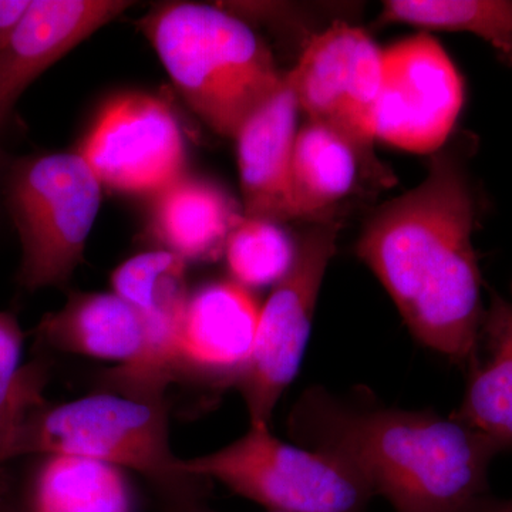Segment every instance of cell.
Returning a JSON list of instances; mask_svg holds the SVG:
<instances>
[{"instance_id": "cell-8", "label": "cell", "mask_w": 512, "mask_h": 512, "mask_svg": "<svg viewBox=\"0 0 512 512\" xmlns=\"http://www.w3.org/2000/svg\"><path fill=\"white\" fill-rule=\"evenodd\" d=\"M383 50L365 30L345 22L313 37L289 72L308 121L332 128L386 170L375 156V114L382 87Z\"/></svg>"}, {"instance_id": "cell-19", "label": "cell", "mask_w": 512, "mask_h": 512, "mask_svg": "<svg viewBox=\"0 0 512 512\" xmlns=\"http://www.w3.org/2000/svg\"><path fill=\"white\" fill-rule=\"evenodd\" d=\"M26 491L25 512H134L123 468L93 458L45 456Z\"/></svg>"}, {"instance_id": "cell-11", "label": "cell", "mask_w": 512, "mask_h": 512, "mask_svg": "<svg viewBox=\"0 0 512 512\" xmlns=\"http://www.w3.org/2000/svg\"><path fill=\"white\" fill-rule=\"evenodd\" d=\"M114 293L138 313L146 333L143 365L117 373L119 383L167 386L177 372V345L187 311V262L167 251L127 259L111 275Z\"/></svg>"}, {"instance_id": "cell-21", "label": "cell", "mask_w": 512, "mask_h": 512, "mask_svg": "<svg viewBox=\"0 0 512 512\" xmlns=\"http://www.w3.org/2000/svg\"><path fill=\"white\" fill-rule=\"evenodd\" d=\"M296 252L298 244L281 225L245 217L225 247L229 271L247 289L279 284L291 271Z\"/></svg>"}, {"instance_id": "cell-2", "label": "cell", "mask_w": 512, "mask_h": 512, "mask_svg": "<svg viewBox=\"0 0 512 512\" xmlns=\"http://www.w3.org/2000/svg\"><path fill=\"white\" fill-rule=\"evenodd\" d=\"M292 430L312 450L355 468L396 512H468L500 448L457 417L363 407L319 387L296 406Z\"/></svg>"}, {"instance_id": "cell-23", "label": "cell", "mask_w": 512, "mask_h": 512, "mask_svg": "<svg viewBox=\"0 0 512 512\" xmlns=\"http://www.w3.org/2000/svg\"><path fill=\"white\" fill-rule=\"evenodd\" d=\"M29 5V0H0V53L8 45Z\"/></svg>"}, {"instance_id": "cell-4", "label": "cell", "mask_w": 512, "mask_h": 512, "mask_svg": "<svg viewBox=\"0 0 512 512\" xmlns=\"http://www.w3.org/2000/svg\"><path fill=\"white\" fill-rule=\"evenodd\" d=\"M178 92L215 131L237 137L284 74L254 30L237 16L200 3H170L141 20Z\"/></svg>"}, {"instance_id": "cell-20", "label": "cell", "mask_w": 512, "mask_h": 512, "mask_svg": "<svg viewBox=\"0 0 512 512\" xmlns=\"http://www.w3.org/2000/svg\"><path fill=\"white\" fill-rule=\"evenodd\" d=\"M379 22L471 33L512 64V2L507 0H389Z\"/></svg>"}, {"instance_id": "cell-22", "label": "cell", "mask_w": 512, "mask_h": 512, "mask_svg": "<svg viewBox=\"0 0 512 512\" xmlns=\"http://www.w3.org/2000/svg\"><path fill=\"white\" fill-rule=\"evenodd\" d=\"M23 340L16 316L0 312V436L8 440V450L23 420L45 404L46 367L22 366Z\"/></svg>"}, {"instance_id": "cell-13", "label": "cell", "mask_w": 512, "mask_h": 512, "mask_svg": "<svg viewBox=\"0 0 512 512\" xmlns=\"http://www.w3.org/2000/svg\"><path fill=\"white\" fill-rule=\"evenodd\" d=\"M259 308L235 281L205 284L188 299L177 345V372L234 384L254 350Z\"/></svg>"}, {"instance_id": "cell-18", "label": "cell", "mask_w": 512, "mask_h": 512, "mask_svg": "<svg viewBox=\"0 0 512 512\" xmlns=\"http://www.w3.org/2000/svg\"><path fill=\"white\" fill-rule=\"evenodd\" d=\"M481 343L483 359L470 366L466 396L456 417L503 451L512 447V296H493L481 323Z\"/></svg>"}, {"instance_id": "cell-1", "label": "cell", "mask_w": 512, "mask_h": 512, "mask_svg": "<svg viewBox=\"0 0 512 512\" xmlns=\"http://www.w3.org/2000/svg\"><path fill=\"white\" fill-rule=\"evenodd\" d=\"M477 201L456 146L431 154L417 187L366 222L356 254L427 348L471 366L484 309L473 245Z\"/></svg>"}, {"instance_id": "cell-12", "label": "cell", "mask_w": 512, "mask_h": 512, "mask_svg": "<svg viewBox=\"0 0 512 512\" xmlns=\"http://www.w3.org/2000/svg\"><path fill=\"white\" fill-rule=\"evenodd\" d=\"M130 5L123 0L30 2L0 53V128L40 74Z\"/></svg>"}, {"instance_id": "cell-25", "label": "cell", "mask_w": 512, "mask_h": 512, "mask_svg": "<svg viewBox=\"0 0 512 512\" xmlns=\"http://www.w3.org/2000/svg\"><path fill=\"white\" fill-rule=\"evenodd\" d=\"M0 512H25V510L22 505L18 507V505L10 503L6 498L5 490H0Z\"/></svg>"}, {"instance_id": "cell-24", "label": "cell", "mask_w": 512, "mask_h": 512, "mask_svg": "<svg viewBox=\"0 0 512 512\" xmlns=\"http://www.w3.org/2000/svg\"><path fill=\"white\" fill-rule=\"evenodd\" d=\"M468 512H512V500L495 501L484 505L477 504L473 510Z\"/></svg>"}, {"instance_id": "cell-3", "label": "cell", "mask_w": 512, "mask_h": 512, "mask_svg": "<svg viewBox=\"0 0 512 512\" xmlns=\"http://www.w3.org/2000/svg\"><path fill=\"white\" fill-rule=\"evenodd\" d=\"M164 390L153 384H119L116 393L57 406L45 403L13 434L8 460L26 454L93 458L148 478L174 512L197 510L208 480L184 471L171 451Z\"/></svg>"}, {"instance_id": "cell-10", "label": "cell", "mask_w": 512, "mask_h": 512, "mask_svg": "<svg viewBox=\"0 0 512 512\" xmlns=\"http://www.w3.org/2000/svg\"><path fill=\"white\" fill-rule=\"evenodd\" d=\"M80 156L100 184L123 192H161L183 177V134L173 111L147 94L104 107Z\"/></svg>"}, {"instance_id": "cell-28", "label": "cell", "mask_w": 512, "mask_h": 512, "mask_svg": "<svg viewBox=\"0 0 512 512\" xmlns=\"http://www.w3.org/2000/svg\"><path fill=\"white\" fill-rule=\"evenodd\" d=\"M2 488H3V487H2V484H0V490H2Z\"/></svg>"}, {"instance_id": "cell-6", "label": "cell", "mask_w": 512, "mask_h": 512, "mask_svg": "<svg viewBox=\"0 0 512 512\" xmlns=\"http://www.w3.org/2000/svg\"><path fill=\"white\" fill-rule=\"evenodd\" d=\"M192 476L217 480L272 512H359L373 497L365 478L340 458L292 446L249 424L247 434L205 456L181 460Z\"/></svg>"}, {"instance_id": "cell-17", "label": "cell", "mask_w": 512, "mask_h": 512, "mask_svg": "<svg viewBox=\"0 0 512 512\" xmlns=\"http://www.w3.org/2000/svg\"><path fill=\"white\" fill-rule=\"evenodd\" d=\"M158 195L154 234L185 262L220 258L244 218L234 200L207 181L181 177Z\"/></svg>"}, {"instance_id": "cell-27", "label": "cell", "mask_w": 512, "mask_h": 512, "mask_svg": "<svg viewBox=\"0 0 512 512\" xmlns=\"http://www.w3.org/2000/svg\"><path fill=\"white\" fill-rule=\"evenodd\" d=\"M191 512H210V511H204L202 508H197V510L191 511ZM272 512V511H269Z\"/></svg>"}, {"instance_id": "cell-5", "label": "cell", "mask_w": 512, "mask_h": 512, "mask_svg": "<svg viewBox=\"0 0 512 512\" xmlns=\"http://www.w3.org/2000/svg\"><path fill=\"white\" fill-rule=\"evenodd\" d=\"M6 205L22 247L19 284L63 286L83 259L101 205V184L80 154L50 153L13 165Z\"/></svg>"}, {"instance_id": "cell-7", "label": "cell", "mask_w": 512, "mask_h": 512, "mask_svg": "<svg viewBox=\"0 0 512 512\" xmlns=\"http://www.w3.org/2000/svg\"><path fill=\"white\" fill-rule=\"evenodd\" d=\"M339 231L338 221L325 220L303 234L291 271L276 284L259 312L254 350L234 383L247 404L251 424L269 423L282 394L298 375Z\"/></svg>"}, {"instance_id": "cell-15", "label": "cell", "mask_w": 512, "mask_h": 512, "mask_svg": "<svg viewBox=\"0 0 512 512\" xmlns=\"http://www.w3.org/2000/svg\"><path fill=\"white\" fill-rule=\"evenodd\" d=\"M37 338L50 348L120 363L134 373L146 355V333L138 313L116 293L74 292L62 309L46 313Z\"/></svg>"}, {"instance_id": "cell-16", "label": "cell", "mask_w": 512, "mask_h": 512, "mask_svg": "<svg viewBox=\"0 0 512 512\" xmlns=\"http://www.w3.org/2000/svg\"><path fill=\"white\" fill-rule=\"evenodd\" d=\"M389 184L392 175L367 163L346 138L308 121L298 131L291 171L292 220H330V211L353 194L359 178Z\"/></svg>"}, {"instance_id": "cell-26", "label": "cell", "mask_w": 512, "mask_h": 512, "mask_svg": "<svg viewBox=\"0 0 512 512\" xmlns=\"http://www.w3.org/2000/svg\"><path fill=\"white\" fill-rule=\"evenodd\" d=\"M8 461V440L0 436V464Z\"/></svg>"}, {"instance_id": "cell-9", "label": "cell", "mask_w": 512, "mask_h": 512, "mask_svg": "<svg viewBox=\"0 0 512 512\" xmlns=\"http://www.w3.org/2000/svg\"><path fill=\"white\" fill-rule=\"evenodd\" d=\"M464 104V83L446 49L429 33L383 50L376 140L413 154L446 146Z\"/></svg>"}, {"instance_id": "cell-14", "label": "cell", "mask_w": 512, "mask_h": 512, "mask_svg": "<svg viewBox=\"0 0 512 512\" xmlns=\"http://www.w3.org/2000/svg\"><path fill=\"white\" fill-rule=\"evenodd\" d=\"M299 103L289 74L238 131L237 151L245 218L292 220L291 171Z\"/></svg>"}]
</instances>
